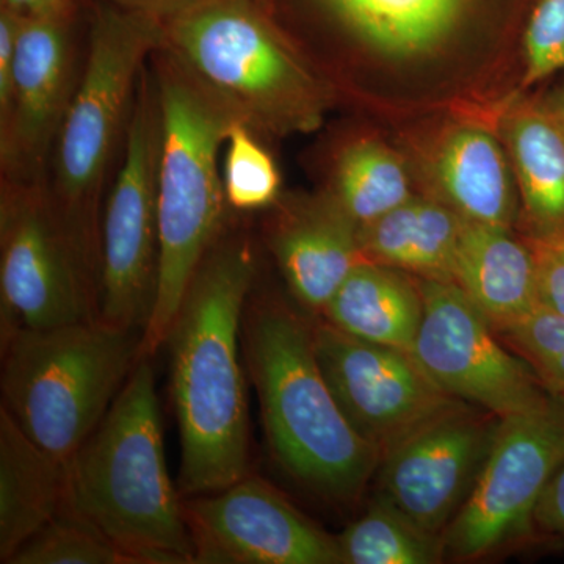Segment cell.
<instances>
[{
    "label": "cell",
    "mask_w": 564,
    "mask_h": 564,
    "mask_svg": "<svg viewBox=\"0 0 564 564\" xmlns=\"http://www.w3.org/2000/svg\"><path fill=\"white\" fill-rule=\"evenodd\" d=\"M524 85L564 70V0H538L524 35Z\"/></svg>",
    "instance_id": "29"
},
{
    "label": "cell",
    "mask_w": 564,
    "mask_h": 564,
    "mask_svg": "<svg viewBox=\"0 0 564 564\" xmlns=\"http://www.w3.org/2000/svg\"><path fill=\"white\" fill-rule=\"evenodd\" d=\"M437 176L463 220L510 228L514 193L503 152L489 133L455 132L440 152Z\"/></svg>",
    "instance_id": "22"
},
{
    "label": "cell",
    "mask_w": 564,
    "mask_h": 564,
    "mask_svg": "<svg viewBox=\"0 0 564 564\" xmlns=\"http://www.w3.org/2000/svg\"><path fill=\"white\" fill-rule=\"evenodd\" d=\"M502 334L532 366L545 391L564 395V317L533 311Z\"/></svg>",
    "instance_id": "28"
},
{
    "label": "cell",
    "mask_w": 564,
    "mask_h": 564,
    "mask_svg": "<svg viewBox=\"0 0 564 564\" xmlns=\"http://www.w3.org/2000/svg\"><path fill=\"white\" fill-rule=\"evenodd\" d=\"M464 220L454 209L411 198L377 221L359 228L367 261L452 282Z\"/></svg>",
    "instance_id": "21"
},
{
    "label": "cell",
    "mask_w": 564,
    "mask_h": 564,
    "mask_svg": "<svg viewBox=\"0 0 564 564\" xmlns=\"http://www.w3.org/2000/svg\"><path fill=\"white\" fill-rule=\"evenodd\" d=\"M516 174L533 237L564 231V132L543 106L527 107L510 131Z\"/></svg>",
    "instance_id": "23"
},
{
    "label": "cell",
    "mask_w": 564,
    "mask_h": 564,
    "mask_svg": "<svg viewBox=\"0 0 564 564\" xmlns=\"http://www.w3.org/2000/svg\"><path fill=\"white\" fill-rule=\"evenodd\" d=\"M161 137V99L148 62L101 217L98 318L128 332L144 329L158 293Z\"/></svg>",
    "instance_id": "8"
},
{
    "label": "cell",
    "mask_w": 564,
    "mask_h": 564,
    "mask_svg": "<svg viewBox=\"0 0 564 564\" xmlns=\"http://www.w3.org/2000/svg\"><path fill=\"white\" fill-rule=\"evenodd\" d=\"M267 242L293 296L314 313L325 310L345 278L366 259L359 226L329 195L281 204Z\"/></svg>",
    "instance_id": "16"
},
{
    "label": "cell",
    "mask_w": 564,
    "mask_h": 564,
    "mask_svg": "<svg viewBox=\"0 0 564 564\" xmlns=\"http://www.w3.org/2000/svg\"><path fill=\"white\" fill-rule=\"evenodd\" d=\"M337 540L344 564H434L445 558L443 538L425 532L383 494Z\"/></svg>",
    "instance_id": "25"
},
{
    "label": "cell",
    "mask_w": 564,
    "mask_h": 564,
    "mask_svg": "<svg viewBox=\"0 0 564 564\" xmlns=\"http://www.w3.org/2000/svg\"><path fill=\"white\" fill-rule=\"evenodd\" d=\"M150 65L162 113L161 250L154 310L141 333L139 358H152L165 345L199 263L231 215L223 188L220 152L236 121L162 46L151 55Z\"/></svg>",
    "instance_id": "5"
},
{
    "label": "cell",
    "mask_w": 564,
    "mask_h": 564,
    "mask_svg": "<svg viewBox=\"0 0 564 564\" xmlns=\"http://www.w3.org/2000/svg\"><path fill=\"white\" fill-rule=\"evenodd\" d=\"M536 265L538 310L564 317V231L530 237Z\"/></svg>",
    "instance_id": "30"
},
{
    "label": "cell",
    "mask_w": 564,
    "mask_h": 564,
    "mask_svg": "<svg viewBox=\"0 0 564 564\" xmlns=\"http://www.w3.org/2000/svg\"><path fill=\"white\" fill-rule=\"evenodd\" d=\"M534 525L545 534L564 538V459L541 494L534 510Z\"/></svg>",
    "instance_id": "31"
},
{
    "label": "cell",
    "mask_w": 564,
    "mask_h": 564,
    "mask_svg": "<svg viewBox=\"0 0 564 564\" xmlns=\"http://www.w3.org/2000/svg\"><path fill=\"white\" fill-rule=\"evenodd\" d=\"M223 188L234 214L270 209L281 196V174L259 133L234 121L223 159Z\"/></svg>",
    "instance_id": "26"
},
{
    "label": "cell",
    "mask_w": 564,
    "mask_h": 564,
    "mask_svg": "<svg viewBox=\"0 0 564 564\" xmlns=\"http://www.w3.org/2000/svg\"><path fill=\"white\" fill-rule=\"evenodd\" d=\"M133 332L93 321L2 339V408L33 443L69 462L139 361Z\"/></svg>",
    "instance_id": "7"
},
{
    "label": "cell",
    "mask_w": 564,
    "mask_h": 564,
    "mask_svg": "<svg viewBox=\"0 0 564 564\" xmlns=\"http://www.w3.org/2000/svg\"><path fill=\"white\" fill-rule=\"evenodd\" d=\"M499 422L473 404L448 408L381 458V494L443 538L484 467Z\"/></svg>",
    "instance_id": "15"
},
{
    "label": "cell",
    "mask_w": 564,
    "mask_h": 564,
    "mask_svg": "<svg viewBox=\"0 0 564 564\" xmlns=\"http://www.w3.org/2000/svg\"><path fill=\"white\" fill-rule=\"evenodd\" d=\"M322 314L352 337L413 351L423 315L421 285L414 288L391 267L364 259Z\"/></svg>",
    "instance_id": "20"
},
{
    "label": "cell",
    "mask_w": 564,
    "mask_h": 564,
    "mask_svg": "<svg viewBox=\"0 0 564 564\" xmlns=\"http://www.w3.org/2000/svg\"><path fill=\"white\" fill-rule=\"evenodd\" d=\"M452 282L496 333L538 310L532 247L511 237L508 228L464 220Z\"/></svg>",
    "instance_id": "19"
},
{
    "label": "cell",
    "mask_w": 564,
    "mask_h": 564,
    "mask_svg": "<svg viewBox=\"0 0 564 564\" xmlns=\"http://www.w3.org/2000/svg\"><path fill=\"white\" fill-rule=\"evenodd\" d=\"M564 459V395L500 419L484 467L443 534L444 554L480 558L534 532V510Z\"/></svg>",
    "instance_id": "10"
},
{
    "label": "cell",
    "mask_w": 564,
    "mask_h": 564,
    "mask_svg": "<svg viewBox=\"0 0 564 564\" xmlns=\"http://www.w3.org/2000/svg\"><path fill=\"white\" fill-rule=\"evenodd\" d=\"M273 14L303 7L334 31L381 54L413 57L454 31L467 0H262Z\"/></svg>",
    "instance_id": "17"
},
{
    "label": "cell",
    "mask_w": 564,
    "mask_h": 564,
    "mask_svg": "<svg viewBox=\"0 0 564 564\" xmlns=\"http://www.w3.org/2000/svg\"><path fill=\"white\" fill-rule=\"evenodd\" d=\"M162 28L163 50L259 135L321 118L325 88L262 0H193Z\"/></svg>",
    "instance_id": "6"
},
{
    "label": "cell",
    "mask_w": 564,
    "mask_h": 564,
    "mask_svg": "<svg viewBox=\"0 0 564 564\" xmlns=\"http://www.w3.org/2000/svg\"><path fill=\"white\" fill-rule=\"evenodd\" d=\"M541 106H543V109L554 118L556 124H558L564 132V85L563 87L556 88V90L552 91L551 95L544 99V102L541 104Z\"/></svg>",
    "instance_id": "34"
},
{
    "label": "cell",
    "mask_w": 564,
    "mask_h": 564,
    "mask_svg": "<svg viewBox=\"0 0 564 564\" xmlns=\"http://www.w3.org/2000/svg\"><path fill=\"white\" fill-rule=\"evenodd\" d=\"M162 41L158 18L93 0L84 70L55 140L46 185L98 284L104 202L120 165L141 73Z\"/></svg>",
    "instance_id": "3"
},
{
    "label": "cell",
    "mask_w": 564,
    "mask_h": 564,
    "mask_svg": "<svg viewBox=\"0 0 564 564\" xmlns=\"http://www.w3.org/2000/svg\"><path fill=\"white\" fill-rule=\"evenodd\" d=\"M196 564H344L339 540L258 477L184 497Z\"/></svg>",
    "instance_id": "14"
},
{
    "label": "cell",
    "mask_w": 564,
    "mask_h": 564,
    "mask_svg": "<svg viewBox=\"0 0 564 564\" xmlns=\"http://www.w3.org/2000/svg\"><path fill=\"white\" fill-rule=\"evenodd\" d=\"M231 217L199 263L165 343L182 497L221 491L248 475L250 417L239 337L258 254L247 226Z\"/></svg>",
    "instance_id": "1"
},
{
    "label": "cell",
    "mask_w": 564,
    "mask_h": 564,
    "mask_svg": "<svg viewBox=\"0 0 564 564\" xmlns=\"http://www.w3.org/2000/svg\"><path fill=\"white\" fill-rule=\"evenodd\" d=\"M93 0H0V10L18 18L52 17V14L85 13Z\"/></svg>",
    "instance_id": "32"
},
{
    "label": "cell",
    "mask_w": 564,
    "mask_h": 564,
    "mask_svg": "<svg viewBox=\"0 0 564 564\" xmlns=\"http://www.w3.org/2000/svg\"><path fill=\"white\" fill-rule=\"evenodd\" d=\"M88 20L90 10L20 18L13 107L0 128V177L47 181L55 140L84 70Z\"/></svg>",
    "instance_id": "12"
},
{
    "label": "cell",
    "mask_w": 564,
    "mask_h": 564,
    "mask_svg": "<svg viewBox=\"0 0 564 564\" xmlns=\"http://www.w3.org/2000/svg\"><path fill=\"white\" fill-rule=\"evenodd\" d=\"M120 9L148 14V17L165 20L192 3L193 0H109Z\"/></svg>",
    "instance_id": "33"
},
{
    "label": "cell",
    "mask_w": 564,
    "mask_h": 564,
    "mask_svg": "<svg viewBox=\"0 0 564 564\" xmlns=\"http://www.w3.org/2000/svg\"><path fill=\"white\" fill-rule=\"evenodd\" d=\"M68 469L69 510L131 564L195 563L184 497L166 467L151 358H139Z\"/></svg>",
    "instance_id": "2"
},
{
    "label": "cell",
    "mask_w": 564,
    "mask_h": 564,
    "mask_svg": "<svg viewBox=\"0 0 564 564\" xmlns=\"http://www.w3.org/2000/svg\"><path fill=\"white\" fill-rule=\"evenodd\" d=\"M313 337L334 399L381 458L423 423L459 403L434 383L413 351L367 343L326 321L315 323Z\"/></svg>",
    "instance_id": "13"
},
{
    "label": "cell",
    "mask_w": 564,
    "mask_h": 564,
    "mask_svg": "<svg viewBox=\"0 0 564 564\" xmlns=\"http://www.w3.org/2000/svg\"><path fill=\"white\" fill-rule=\"evenodd\" d=\"M245 333L274 458L323 499L356 502L381 455L334 399L315 356L313 326L285 304L263 299L251 304Z\"/></svg>",
    "instance_id": "4"
},
{
    "label": "cell",
    "mask_w": 564,
    "mask_h": 564,
    "mask_svg": "<svg viewBox=\"0 0 564 564\" xmlns=\"http://www.w3.org/2000/svg\"><path fill=\"white\" fill-rule=\"evenodd\" d=\"M68 462L33 443L6 408L0 410V562L68 507Z\"/></svg>",
    "instance_id": "18"
},
{
    "label": "cell",
    "mask_w": 564,
    "mask_h": 564,
    "mask_svg": "<svg viewBox=\"0 0 564 564\" xmlns=\"http://www.w3.org/2000/svg\"><path fill=\"white\" fill-rule=\"evenodd\" d=\"M2 339L20 326L98 318L99 285L82 262L46 182L0 177Z\"/></svg>",
    "instance_id": "9"
},
{
    "label": "cell",
    "mask_w": 564,
    "mask_h": 564,
    "mask_svg": "<svg viewBox=\"0 0 564 564\" xmlns=\"http://www.w3.org/2000/svg\"><path fill=\"white\" fill-rule=\"evenodd\" d=\"M9 564H131L110 540L66 507Z\"/></svg>",
    "instance_id": "27"
},
{
    "label": "cell",
    "mask_w": 564,
    "mask_h": 564,
    "mask_svg": "<svg viewBox=\"0 0 564 564\" xmlns=\"http://www.w3.org/2000/svg\"><path fill=\"white\" fill-rule=\"evenodd\" d=\"M328 195L361 228L410 202L411 188L392 152L375 141L356 140L337 154Z\"/></svg>",
    "instance_id": "24"
},
{
    "label": "cell",
    "mask_w": 564,
    "mask_h": 564,
    "mask_svg": "<svg viewBox=\"0 0 564 564\" xmlns=\"http://www.w3.org/2000/svg\"><path fill=\"white\" fill-rule=\"evenodd\" d=\"M423 315L414 358L452 399L499 419L547 399L538 375L497 340L496 329L455 282L423 280Z\"/></svg>",
    "instance_id": "11"
}]
</instances>
